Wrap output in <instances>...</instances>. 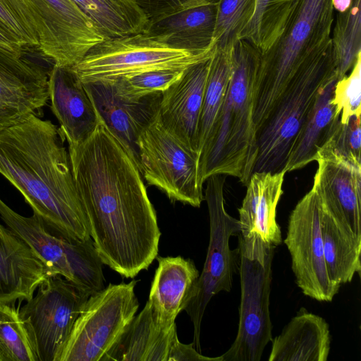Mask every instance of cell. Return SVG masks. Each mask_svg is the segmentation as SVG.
<instances>
[{
	"mask_svg": "<svg viewBox=\"0 0 361 361\" xmlns=\"http://www.w3.org/2000/svg\"><path fill=\"white\" fill-rule=\"evenodd\" d=\"M0 217L47 264L55 275H61L90 294L104 288L102 262L92 238L69 240L49 232L35 214L24 216L0 199Z\"/></svg>",
	"mask_w": 361,
	"mask_h": 361,
	"instance_id": "obj_12",
	"label": "cell"
},
{
	"mask_svg": "<svg viewBox=\"0 0 361 361\" xmlns=\"http://www.w3.org/2000/svg\"><path fill=\"white\" fill-rule=\"evenodd\" d=\"M212 51L195 53L173 48L143 31L104 39L71 68L82 83L112 82L147 71L185 69L209 59Z\"/></svg>",
	"mask_w": 361,
	"mask_h": 361,
	"instance_id": "obj_8",
	"label": "cell"
},
{
	"mask_svg": "<svg viewBox=\"0 0 361 361\" xmlns=\"http://www.w3.org/2000/svg\"><path fill=\"white\" fill-rule=\"evenodd\" d=\"M271 341L269 361H326L329 326L324 318L302 307Z\"/></svg>",
	"mask_w": 361,
	"mask_h": 361,
	"instance_id": "obj_24",
	"label": "cell"
},
{
	"mask_svg": "<svg viewBox=\"0 0 361 361\" xmlns=\"http://www.w3.org/2000/svg\"><path fill=\"white\" fill-rule=\"evenodd\" d=\"M350 71L349 75L337 80L332 97L342 124L347 123L350 117L361 114V54Z\"/></svg>",
	"mask_w": 361,
	"mask_h": 361,
	"instance_id": "obj_34",
	"label": "cell"
},
{
	"mask_svg": "<svg viewBox=\"0 0 361 361\" xmlns=\"http://www.w3.org/2000/svg\"><path fill=\"white\" fill-rule=\"evenodd\" d=\"M53 66L71 67L105 39L73 0H4Z\"/></svg>",
	"mask_w": 361,
	"mask_h": 361,
	"instance_id": "obj_7",
	"label": "cell"
},
{
	"mask_svg": "<svg viewBox=\"0 0 361 361\" xmlns=\"http://www.w3.org/2000/svg\"><path fill=\"white\" fill-rule=\"evenodd\" d=\"M292 1L255 0L253 15L241 31L239 39L247 41L260 52L264 51L280 33Z\"/></svg>",
	"mask_w": 361,
	"mask_h": 361,
	"instance_id": "obj_29",
	"label": "cell"
},
{
	"mask_svg": "<svg viewBox=\"0 0 361 361\" xmlns=\"http://www.w3.org/2000/svg\"><path fill=\"white\" fill-rule=\"evenodd\" d=\"M56 276L42 259L8 227L0 224V302L14 305L32 298L38 286Z\"/></svg>",
	"mask_w": 361,
	"mask_h": 361,
	"instance_id": "obj_20",
	"label": "cell"
},
{
	"mask_svg": "<svg viewBox=\"0 0 361 361\" xmlns=\"http://www.w3.org/2000/svg\"><path fill=\"white\" fill-rule=\"evenodd\" d=\"M217 4L190 7L149 22L145 31L171 47L195 53L213 49Z\"/></svg>",
	"mask_w": 361,
	"mask_h": 361,
	"instance_id": "obj_25",
	"label": "cell"
},
{
	"mask_svg": "<svg viewBox=\"0 0 361 361\" xmlns=\"http://www.w3.org/2000/svg\"><path fill=\"white\" fill-rule=\"evenodd\" d=\"M19 310L0 302V361H38Z\"/></svg>",
	"mask_w": 361,
	"mask_h": 361,
	"instance_id": "obj_31",
	"label": "cell"
},
{
	"mask_svg": "<svg viewBox=\"0 0 361 361\" xmlns=\"http://www.w3.org/2000/svg\"><path fill=\"white\" fill-rule=\"evenodd\" d=\"M334 20L331 0H293L280 33L260 52L254 92L255 133L301 65L331 39Z\"/></svg>",
	"mask_w": 361,
	"mask_h": 361,
	"instance_id": "obj_4",
	"label": "cell"
},
{
	"mask_svg": "<svg viewBox=\"0 0 361 361\" xmlns=\"http://www.w3.org/2000/svg\"><path fill=\"white\" fill-rule=\"evenodd\" d=\"M312 188L321 204L361 237V163L324 146Z\"/></svg>",
	"mask_w": 361,
	"mask_h": 361,
	"instance_id": "obj_15",
	"label": "cell"
},
{
	"mask_svg": "<svg viewBox=\"0 0 361 361\" xmlns=\"http://www.w3.org/2000/svg\"><path fill=\"white\" fill-rule=\"evenodd\" d=\"M169 361H221L220 356L209 357L202 355L194 346L182 343L178 338L171 348Z\"/></svg>",
	"mask_w": 361,
	"mask_h": 361,
	"instance_id": "obj_37",
	"label": "cell"
},
{
	"mask_svg": "<svg viewBox=\"0 0 361 361\" xmlns=\"http://www.w3.org/2000/svg\"><path fill=\"white\" fill-rule=\"evenodd\" d=\"M332 150L361 163L360 116H353L345 124L340 122L336 130L325 144Z\"/></svg>",
	"mask_w": 361,
	"mask_h": 361,
	"instance_id": "obj_35",
	"label": "cell"
},
{
	"mask_svg": "<svg viewBox=\"0 0 361 361\" xmlns=\"http://www.w3.org/2000/svg\"><path fill=\"white\" fill-rule=\"evenodd\" d=\"M0 27L28 52L38 51V45L16 17L4 0H0Z\"/></svg>",
	"mask_w": 361,
	"mask_h": 361,
	"instance_id": "obj_36",
	"label": "cell"
},
{
	"mask_svg": "<svg viewBox=\"0 0 361 361\" xmlns=\"http://www.w3.org/2000/svg\"><path fill=\"white\" fill-rule=\"evenodd\" d=\"M0 51L17 57H25L26 50L8 33L0 27Z\"/></svg>",
	"mask_w": 361,
	"mask_h": 361,
	"instance_id": "obj_38",
	"label": "cell"
},
{
	"mask_svg": "<svg viewBox=\"0 0 361 361\" xmlns=\"http://www.w3.org/2000/svg\"><path fill=\"white\" fill-rule=\"evenodd\" d=\"M338 79L330 82L321 92L286 166V172L301 169L315 161L318 152L332 137L340 124L332 102Z\"/></svg>",
	"mask_w": 361,
	"mask_h": 361,
	"instance_id": "obj_27",
	"label": "cell"
},
{
	"mask_svg": "<svg viewBox=\"0 0 361 361\" xmlns=\"http://www.w3.org/2000/svg\"><path fill=\"white\" fill-rule=\"evenodd\" d=\"M331 40L339 80L361 54V0H353L346 11L337 13Z\"/></svg>",
	"mask_w": 361,
	"mask_h": 361,
	"instance_id": "obj_30",
	"label": "cell"
},
{
	"mask_svg": "<svg viewBox=\"0 0 361 361\" xmlns=\"http://www.w3.org/2000/svg\"><path fill=\"white\" fill-rule=\"evenodd\" d=\"M353 0H331L334 11L338 13L346 11L352 4Z\"/></svg>",
	"mask_w": 361,
	"mask_h": 361,
	"instance_id": "obj_39",
	"label": "cell"
},
{
	"mask_svg": "<svg viewBox=\"0 0 361 361\" xmlns=\"http://www.w3.org/2000/svg\"><path fill=\"white\" fill-rule=\"evenodd\" d=\"M49 72L25 57L0 51V131L39 116L49 100Z\"/></svg>",
	"mask_w": 361,
	"mask_h": 361,
	"instance_id": "obj_17",
	"label": "cell"
},
{
	"mask_svg": "<svg viewBox=\"0 0 361 361\" xmlns=\"http://www.w3.org/2000/svg\"><path fill=\"white\" fill-rule=\"evenodd\" d=\"M141 175L171 202L200 207L204 200L199 178V154L170 133L159 113L138 137Z\"/></svg>",
	"mask_w": 361,
	"mask_h": 361,
	"instance_id": "obj_11",
	"label": "cell"
},
{
	"mask_svg": "<svg viewBox=\"0 0 361 361\" xmlns=\"http://www.w3.org/2000/svg\"><path fill=\"white\" fill-rule=\"evenodd\" d=\"M320 202V201H319ZM320 226L325 263L331 280L340 286L360 275L361 237L320 202Z\"/></svg>",
	"mask_w": 361,
	"mask_h": 361,
	"instance_id": "obj_26",
	"label": "cell"
},
{
	"mask_svg": "<svg viewBox=\"0 0 361 361\" xmlns=\"http://www.w3.org/2000/svg\"><path fill=\"white\" fill-rule=\"evenodd\" d=\"M254 172L247 185L242 206L238 209L241 235L257 233L265 242L276 247L282 242L276 221V208L283 194L285 174Z\"/></svg>",
	"mask_w": 361,
	"mask_h": 361,
	"instance_id": "obj_22",
	"label": "cell"
},
{
	"mask_svg": "<svg viewBox=\"0 0 361 361\" xmlns=\"http://www.w3.org/2000/svg\"><path fill=\"white\" fill-rule=\"evenodd\" d=\"M157 261L147 302L157 322L171 327L185 310L200 272L193 261L180 256L159 257Z\"/></svg>",
	"mask_w": 361,
	"mask_h": 361,
	"instance_id": "obj_23",
	"label": "cell"
},
{
	"mask_svg": "<svg viewBox=\"0 0 361 361\" xmlns=\"http://www.w3.org/2000/svg\"><path fill=\"white\" fill-rule=\"evenodd\" d=\"M19 310L38 361H54L90 294L61 275L48 277Z\"/></svg>",
	"mask_w": 361,
	"mask_h": 361,
	"instance_id": "obj_13",
	"label": "cell"
},
{
	"mask_svg": "<svg viewBox=\"0 0 361 361\" xmlns=\"http://www.w3.org/2000/svg\"><path fill=\"white\" fill-rule=\"evenodd\" d=\"M66 139L49 120L32 114L0 131V173L52 234L90 238L88 219L77 190Z\"/></svg>",
	"mask_w": 361,
	"mask_h": 361,
	"instance_id": "obj_2",
	"label": "cell"
},
{
	"mask_svg": "<svg viewBox=\"0 0 361 361\" xmlns=\"http://www.w3.org/2000/svg\"><path fill=\"white\" fill-rule=\"evenodd\" d=\"M136 283H110L90 295L54 361H101L136 314Z\"/></svg>",
	"mask_w": 361,
	"mask_h": 361,
	"instance_id": "obj_10",
	"label": "cell"
},
{
	"mask_svg": "<svg viewBox=\"0 0 361 361\" xmlns=\"http://www.w3.org/2000/svg\"><path fill=\"white\" fill-rule=\"evenodd\" d=\"M51 109L68 147L84 142L99 122L94 105L71 67L53 66L49 72Z\"/></svg>",
	"mask_w": 361,
	"mask_h": 361,
	"instance_id": "obj_19",
	"label": "cell"
},
{
	"mask_svg": "<svg viewBox=\"0 0 361 361\" xmlns=\"http://www.w3.org/2000/svg\"><path fill=\"white\" fill-rule=\"evenodd\" d=\"M99 117L84 142L68 147L71 169L102 262L134 278L157 258L161 233L139 169Z\"/></svg>",
	"mask_w": 361,
	"mask_h": 361,
	"instance_id": "obj_1",
	"label": "cell"
},
{
	"mask_svg": "<svg viewBox=\"0 0 361 361\" xmlns=\"http://www.w3.org/2000/svg\"><path fill=\"white\" fill-rule=\"evenodd\" d=\"M260 51L239 39L231 50V71L214 136L199 166L204 184L214 175L232 176L247 185L257 157L253 122L255 84Z\"/></svg>",
	"mask_w": 361,
	"mask_h": 361,
	"instance_id": "obj_3",
	"label": "cell"
},
{
	"mask_svg": "<svg viewBox=\"0 0 361 361\" xmlns=\"http://www.w3.org/2000/svg\"><path fill=\"white\" fill-rule=\"evenodd\" d=\"M178 338L176 326L160 324L147 302L101 361H169Z\"/></svg>",
	"mask_w": 361,
	"mask_h": 361,
	"instance_id": "obj_21",
	"label": "cell"
},
{
	"mask_svg": "<svg viewBox=\"0 0 361 361\" xmlns=\"http://www.w3.org/2000/svg\"><path fill=\"white\" fill-rule=\"evenodd\" d=\"M255 0H220L217 4L214 47L231 51L251 19Z\"/></svg>",
	"mask_w": 361,
	"mask_h": 361,
	"instance_id": "obj_32",
	"label": "cell"
},
{
	"mask_svg": "<svg viewBox=\"0 0 361 361\" xmlns=\"http://www.w3.org/2000/svg\"><path fill=\"white\" fill-rule=\"evenodd\" d=\"M231 71V51H224L214 46L200 120L198 171L214 136Z\"/></svg>",
	"mask_w": 361,
	"mask_h": 361,
	"instance_id": "obj_28",
	"label": "cell"
},
{
	"mask_svg": "<svg viewBox=\"0 0 361 361\" xmlns=\"http://www.w3.org/2000/svg\"><path fill=\"white\" fill-rule=\"evenodd\" d=\"M335 79L338 73L331 39L301 65L256 133L257 153L253 173L286 171L321 92Z\"/></svg>",
	"mask_w": 361,
	"mask_h": 361,
	"instance_id": "obj_5",
	"label": "cell"
},
{
	"mask_svg": "<svg viewBox=\"0 0 361 361\" xmlns=\"http://www.w3.org/2000/svg\"><path fill=\"white\" fill-rule=\"evenodd\" d=\"M210 57L188 67L179 79L161 92L159 111L164 128L197 153L200 114Z\"/></svg>",
	"mask_w": 361,
	"mask_h": 361,
	"instance_id": "obj_18",
	"label": "cell"
},
{
	"mask_svg": "<svg viewBox=\"0 0 361 361\" xmlns=\"http://www.w3.org/2000/svg\"><path fill=\"white\" fill-rule=\"evenodd\" d=\"M186 69V68H185ZM185 69H158L130 75L112 81L116 93L128 101H138L168 89Z\"/></svg>",
	"mask_w": 361,
	"mask_h": 361,
	"instance_id": "obj_33",
	"label": "cell"
},
{
	"mask_svg": "<svg viewBox=\"0 0 361 361\" xmlns=\"http://www.w3.org/2000/svg\"><path fill=\"white\" fill-rule=\"evenodd\" d=\"M224 175L207 179L204 200L209 217V241L201 274L195 283L185 311L193 324L195 348L200 351L202 318L208 303L216 294L232 289L233 276L236 270L238 248L231 250L229 239L240 233L239 220L226 212L224 196Z\"/></svg>",
	"mask_w": 361,
	"mask_h": 361,
	"instance_id": "obj_9",
	"label": "cell"
},
{
	"mask_svg": "<svg viewBox=\"0 0 361 361\" xmlns=\"http://www.w3.org/2000/svg\"><path fill=\"white\" fill-rule=\"evenodd\" d=\"M239 236L240 280L239 323L231 346L221 361H259L272 341L269 297L274 248L257 233Z\"/></svg>",
	"mask_w": 361,
	"mask_h": 361,
	"instance_id": "obj_6",
	"label": "cell"
},
{
	"mask_svg": "<svg viewBox=\"0 0 361 361\" xmlns=\"http://www.w3.org/2000/svg\"><path fill=\"white\" fill-rule=\"evenodd\" d=\"M82 84L101 119L141 173L138 137L159 113L162 92L153 93L138 101H128L116 94L111 82Z\"/></svg>",
	"mask_w": 361,
	"mask_h": 361,
	"instance_id": "obj_16",
	"label": "cell"
},
{
	"mask_svg": "<svg viewBox=\"0 0 361 361\" xmlns=\"http://www.w3.org/2000/svg\"><path fill=\"white\" fill-rule=\"evenodd\" d=\"M298 286L307 296L331 302L341 286L328 274L320 226V202L312 189L290 214L284 239Z\"/></svg>",
	"mask_w": 361,
	"mask_h": 361,
	"instance_id": "obj_14",
	"label": "cell"
}]
</instances>
